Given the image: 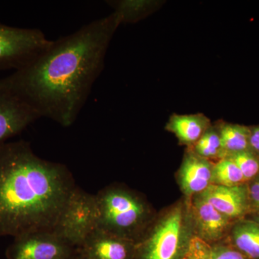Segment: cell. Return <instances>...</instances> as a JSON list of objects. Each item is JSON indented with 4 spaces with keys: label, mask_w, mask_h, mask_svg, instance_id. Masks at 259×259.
Instances as JSON below:
<instances>
[{
    "label": "cell",
    "mask_w": 259,
    "mask_h": 259,
    "mask_svg": "<svg viewBox=\"0 0 259 259\" xmlns=\"http://www.w3.org/2000/svg\"><path fill=\"white\" fill-rule=\"evenodd\" d=\"M120 23L114 13L52 40L31 62L0 79V89L19 97L40 118L70 127L104 69L107 49Z\"/></svg>",
    "instance_id": "obj_1"
},
{
    "label": "cell",
    "mask_w": 259,
    "mask_h": 259,
    "mask_svg": "<svg viewBox=\"0 0 259 259\" xmlns=\"http://www.w3.org/2000/svg\"><path fill=\"white\" fill-rule=\"evenodd\" d=\"M77 186L69 168L25 141L0 146V236L52 230Z\"/></svg>",
    "instance_id": "obj_2"
},
{
    "label": "cell",
    "mask_w": 259,
    "mask_h": 259,
    "mask_svg": "<svg viewBox=\"0 0 259 259\" xmlns=\"http://www.w3.org/2000/svg\"><path fill=\"white\" fill-rule=\"evenodd\" d=\"M95 196L96 228L136 243L158 213L144 194L124 184H111Z\"/></svg>",
    "instance_id": "obj_3"
},
{
    "label": "cell",
    "mask_w": 259,
    "mask_h": 259,
    "mask_svg": "<svg viewBox=\"0 0 259 259\" xmlns=\"http://www.w3.org/2000/svg\"><path fill=\"white\" fill-rule=\"evenodd\" d=\"M193 237L190 200L182 196L158 211L136 243L134 259H183Z\"/></svg>",
    "instance_id": "obj_4"
},
{
    "label": "cell",
    "mask_w": 259,
    "mask_h": 259,
    "mask_svg": "<svg viewBox=\"0 0 259 259\" xmlns=\"http://www.w3.org/2000/svg\"><path fill=\"white\" fill-rule=\"evenodd\" d=\"M51 42L39 29L0 23V71L21 69L47 50Z\"/></svg>",
    "instance_id": "obj_5"
},
{
    "label": "cell",
    "mask_w": 259,
    "mask_h": 259,
    "mask_svg": "<svg viewBox=\"0 0 259 259\" xmlns=\"http://www.w3.org/2000/svg\"><path fill=\"white\" fill-rule=\"evenodd\" d=\"M96 214L95 194L76 187L52 230L75 248H79L85 238L96 228Z\"/></svg>",
    "instance_id": "obj_6"
},
{
    "label": "cell",
    "mask_w": 259,
    "mask_h": 259,
    "mask_svg": "<svg viewBox=\"0 0 259 259\" xmlns=\"http://www.w3.org/2000/svg\"><path fill=\"white\" fill-rule=\"evenodd\" d=\"M7 250L8 259H70L77 252L53 230H41L15 237Z\"/></svg>",
    "instance_id": "obj_7"
},
{
    "label": "cell",
    "mask_w": 259,
    "mask_h": 259,
    "mask_svg": "<svg viewBox=\"0 0 259 259\" xmlns=\"http://www.w3.org/2000/svg\"><path fill=\"white\" fill-rule=\"evenodd\" d=\"M190 213L194 237L209 245L226 242L235 221L220 212L199 194L190 199Z\"/></svg>",
    "instance_id": "obj_8"
},
{
    "label": "cell",
    "mask_w": 259,
    "mask_h": 259,
    "mask_svg": "<svg viewBox=\"0 0 259 259\" xmlns=\"http://www.w3.org/2000/svg\"><path fill=\"white\" fill-rule=\"evenodd\" d=\"M214 162L199 156L190 148H186L175 180L185 199H192L212 185Z\"/></svg>",
    "instance_id": "obj_9"
},
{
    "label": "cell",
    "mask_w": 259,
    "mask_h": 259,
    "mask_svg": "<svg viewBox=\"0 0 259 259\" xmlns=\"http://www.w3.org/2000/svg\"><path fill=\"white\" fill-rule=\"evenodd\" d=\"M40 118L19 97L0 89V146Z\"/></svg>",
    "instance_id": "obj_10"
},
{
    "label": "cell",
    "mask_w": 259,
    "mask_h": 259,
    "mask_svg": "<svg viewBox=\"0 0 259 259\" xmlns=\"http://www.w3.org/2000/svg\"><path fill=\"white\" fill-rule=\"evenodd\" d=\"M199 194L232 221L243 219L252 212L246 183L233 187L211 185Z\"/></svg>",
    "instance_id": "obj_11"
},
{
    "label": "cell",
    "mask_w": 259,
    "mask_h": 259,
    "mask_svg": "<svg viewBox=\"0 0 259 259\" xmlns=\"http://www.w3.org/2000/svg\"><path fill=\"white\" fill-rule=\"evenodd\" d=\"M78 250L87 259H134L136 243L95 228Z\"/></svg>",
    "instance_id": "obj_12"
},
{
    "label": "cell",
    "mask_w": 259,
    "mask_h": 259,
    "mask_svg": "<svg viewBox=\"0 0 259 259\" xmlns=\"http://www.w3.org/2000/svg\"><path fill=\"white\" fill-rule=\"evenodd\" d=\"M212 125L208 117L203 114L171 116L166 125L167 131L175 135L179 144L192 148L205 131Z\"/></svg>",
    "instance_id": "obj_13"
},
{
    "label": "cell",
    "mask_w": 259,
    "mask_h": 259,
    "mask_svg": "<svg viewBox=\"0 0 259 259\" xmlns=\"http://www.w3.org/2000/svg\"><path fill=\"white\" fill-rule=\"evenodd\" d=\"M227 244L248 259H259V224L243 218L232 225Z\"/></svg>",
    "instance_id": "obj_14"
},
{
    "label": "cell",
    "mask_w": 259,
    "mask_h": 259,
    "mask_svg": "<svg viewBox=\"0 0 259 259\" xmlns=\"http://www.w3.org/2000/svg\"><path fill=\"white\" fill-rule=\"evenodd\" d=\"M221 136L223 158L250 149V127L239 124H217Z\"/></svg>",
    "instance_id": "obj_15"
},
{
    "label": "cell",
    "mask_w": 259,
    "mask_h": 259,
    "mask_svg": "<svg viewBox=\"0 0 259 259\" xmlns=\"http://www.w3.org/2000/svg\"><path fill=\"white\" fill-rule=\"evenodd\" d=\"M183 259H248L226 242L209 245L193 237Z\"/></svg>",
    "instance_id": "obj_16"
},
{
    "label": "cell",
    "mask_w": 259,
    "mask_h": 259,
    "mask_svg": "<svg viewBox=\"0 0 259 259\" xmlns=\"http://www.w3.org/2000/svg\"><path fill=\"white\" fill-rule=\"evenodd\" d=\"M190 149L200 157L214 163L223 159L222 146L218 125L212 124L199 141Z\"/></svg>",
    "instance_id": "obj_17"
},
{
    "label": "cell",
    "mask_w": 259,
    "mask_h": 259,
    "mask_svg": "<svg viewBox=\"0 0 259 259\" xmlns=\"http://www.w3.org/2000/svg\"><path fill=\"white\" fill-rule=\"evenodd\" d=\"M245 183L241 170L231 159L225 158L214 163L212 185L233 187Z\"/></svg>",
    "instance_id": "obj_18"
},
{
    "label": "cell",
    "mask_w": 259,
    "mask_h": 259,
    "mask_svg": "<svg viewBox=\"0 0 259 259\" xmlns=\"http://www.w3.org/2000/svg\"><path fill=\"white\" fill-rule=\"evenodd\" d=\"M226 158L236 163L243 174L245 182H249L258 176L259 156L251 150L235 153Z\"/></svg>",
    "instance_id": "obj_19"
},
{
    "label": "cell",
    "mask_w": 259,
    "mask_h": 259,
    "mask_svg": "<svg viewBox=\"0 0 259 259\" xmlns=\"http://www.w3.org/2000/svg\"><path fill=\"white\" fill-rule=\"evenodd\" d=\"M246 184L252 210H259V175Z\"/></svg>",
    "instance_id": "obj_20"
},
{
    "label": "cell",
    "mask_w": 259,
    "mask_h": 259,
    "mask_svg": "<svg viewBox=\"0 0 259 259\" xmlns=\"http://www.w3.org/2000/svg\"><path fill=\"white\" fill-rule=\"evenodd\" d=\"M250 149L259 156V125L250 127Z\"/></svg>",
    "instance_id": "obj_21"
},
{
    "label": "cell",
    "mask_w": 259,
    "mask_h": 259,
    "mask_svg": "<svg viewBox=\"0 0 259 259\" xmlns=\"http://www.w3.org/2000/svg\"><path fill=\"white\" fill-rule=\"evenodd\" d=\"M245 218L250 220V221H254V222L259 224V210L253 211L248 214Z\"/></svg>",
    "instance_id": "obj_22"
},
{
    "label": "cell",
    "mask_w": 259,
    "mask_h": 259,
    "mask_svg": "<svg viewBox=\"0 0 259 259\" xmlns=\"http://www.w3.org/2000/svg\"><path fill=\"white\" fill-rule=\"evenodd\" d=\"M70 259H87L79 251V250H77L76 253L72 257H71Z\"/></svg>",
    "instance_id": "obj_23"
}]
</instances>
